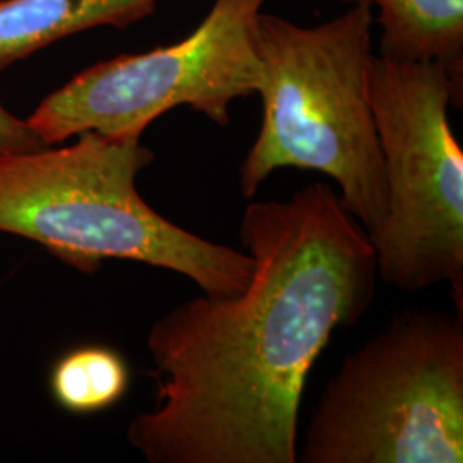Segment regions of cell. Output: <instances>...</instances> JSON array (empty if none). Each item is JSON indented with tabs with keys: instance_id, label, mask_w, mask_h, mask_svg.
<instances>
[{
	"instance_id": "obj_4",
	"label": "cell",
	"mask_w": 463,
	"mask_h": 463,
	"mask_svg": "<svg viewBox=\"0 0 463 463\" xmlns=\"http://www.w3.org/2000/svg\"><path fill=\"white\" fill-rule=\"evenodd\" d=\"M298 462L462 463V315L403 313L348 354Z\"/></svg>"
},
{
	"instance_id": "obj_6",
	"label": "cell",
	"mask_w": 463,
	"mask_h": 463,
	"mask_svg": "<svg viewBox=\"0 0 463 463\" xmlns=\"http://www.w3.org/2000/svg\"><path fill=\"white\" fill-rule=\"evenodd\" d=\"M266 2L215 0L187 38L84 69L42 99L28 124L49 146L83 133L141 137L151 122L183 105L229 126L232 101L260 86L256 38Z\"/></svg>"
},
{
	"instance_id": "obj_3",
	"label": "cell",
	"mask_w": 463,
	"mask_h": 463,
	"mask_svg": "<svg viewBox=\"0 0 463 463\" xmlns=\"http://www.w3.org/2000/svg\"><path fill=\"white\" fill-rule=\"evenodd\" d=\"M373 23L364 4L317 26L260 14L263 120L239 170L244 198L275 170H315L338 184L342 204L369 239L380 232L388 193L369 101Z\"/></svg>"
},
{
	"instance_id": "obj_7",
	"label": "cell",
	"mask_w": 463,
	"mask_h": 463,
	"mask_svg": "<svg viewBox=\"0 0 463 463\" xmlns=\"http://www.w3.org/2000/svg\"><path fill=\"white\" fill-rule=\"evenodd\" d=\"M160 0H0V72L52 43L99 26L124 30Z\"/></svg>"
},
{
	"instance_id": "obj_2",
	"label": "cell",
	"mask_w": 463,
	"mask_h": 463,
	"mask_svg": "<svg viewBox=\"0 0 463 463\" xmlns=\"http://www.w3.org/2000/svg\"><path fill=\"white\" fill-rule=\"evenodd\" d=\"M72 139L0 158V233L36 242L88 275L126 260L179 273L212 298L248 287L254 261L246 249L185 231L139 194L137 175L155 158L141 137Z\"/></svg>"
},
{
	"instance_id": "obj_9",
	"label": "cell",
	"mask_w": 463,
	"mask_h": 463,
	"mask_svg": "<svg viewBox=\"0 0 463 463\" xmlns=\"http://www.w3.org/2000/svg\"><path fill=\"white\" fill-rule=\"evenodd\" d=\"M49 383L52 397L67 412L99 414L128 393L131 371L116 348L81 345L55 363Z\"/></svg>"
},
{
	"instance_id": "obj_1",
	"label": "cell",
	"mask_w": 463,
	"mask_h": 463,
	"mask_svg": "<svg viewBox=\"0 0 463 463\" xmlns=\"http://www.w3.org/2000/svg\"><path fill=\"white\" fill-rule=\"evenodd\" d=\"M248 287L201 294L149 328L156 403L128 441L149 463H296L298 409L333 331L376 298V252L328 184L250 203Z\"/></svg>"
},
{
	"instance_id": "obj_10",
	"label": "cell",
	"mask_w": 463,
	"mask_h": 463,
	"mask_svg": "<svg viewBox=\"0 0 463 463\" xmlns=\"http://www.w3.org/2000/svg\"><path fill=\"white\" fill-rule=\"evenodd\" d=\"M49 146L34 133L26 118L9 112L0 101V158Z\"/></svg>"
},
{
	"instance_id": "obj_8",
	"label": "cell",
	"mask_w": 463,
	"mask_h": 463,
	"mask_svg": "<svg viewBox=\"0 0 463 463\" xmlns=\"http://www.w3.org/2000/svg\"><path fill=\"white\" fill-rule=\"evenodd\" d=\"M378 9L380 53L432 61L463 90V0H340Z\"/></svg>"
},
{
	"instance_id": "obj_5",
	"label": "cell",
	"mask_w": 463,
	"mask_h": 463,
	"mask_svg": "<svg viewBox=\"0 0 463 463\" xmlns=\"http://www.w3.org/2000/svg\"><path fill=\"white\" fill-rule=\"evenodd\" d=\"M462 91L438 62L373 55L369 101L388 213L369 241L381 280L405 292L449 283L462 298L463 151L448 118Z\"/></svg>"
}]
</instances>
